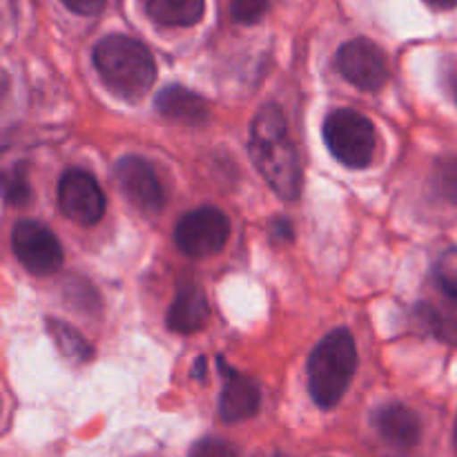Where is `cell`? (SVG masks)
<instances>
[{"label": "cell", "mask_w": 457, "mask_h": 457, "mask_svg": "<svg viewBox=\"0 0 457 457\" xmlns=\"http://www.w3.org/2000/svg\"><path fill=\"white\" fill-rule=\"evenodd\" d=\"M250 156L279 199H299L303 177L302 163L297 147L288 137L284 112L272 103L263 105L250 125Z\"/></svg>", "instance_id": "cell-1"}, {"label": "cell", "mask_w": 457, "mask_h": 457, "mask_svg": "<svg viewBox=\"0 0 457 457\" xmlns=\"http://www.w3.org/2000/svg\"><path fill=\"white\" fill-rule=\"evenodd\" d=\"M94 67L112 94L137 103L156 80V62L150 49L129 36H107L94 47Z\"/></svg>", "instance_id": "cell-2"}, {"label": "cell", "mask_w": 457, "mask_h": 457, "mask_svg": "<svg viewBox=\"0 0 457 457\" xmlns=\"http://www.w3.org/2000/svg\"><path fill=\"white\" fill-rule=\"evenodd\" d=\"M357 370V348L351 330L326 335L308 357V391L320 409H335L351 386Z\"/></svg>", "instance_id": "cell-3"}, {"label": "cell", "mask_w": 457, "mask_h": 457, "mask_svg": "<svg viewBox=\"0 0 457 457\" xmlns=\"http://www.w3.org/2000/svg\"><path fill=\"white\" fill-rule=\"evenodd\" d=\"M324 141L339 163L360 170L373 163L378 132L360 112L337 110L324 120Z\"/></svg>", "instance_id": "cell-4"}, {"label": "cell", "mask_w": 457, "mask_h": 457, "mask_svg": "<svg viewBox=\"0 0 457 457\" xmlns=\"http://www.w3.org/2000/svg\"><path fill=\"white\" fill-rule=\"evenodd\" d=\"M230 239V221L212 205H204L179 219L174 228V244L187 257H210L217 254Z\"/></svg>", "instance_id": "cell-5"}, {"label": "cell", "mask_w": 457, "mask_h": 457, "mask_svg": "<svg viewBox=\"0 0 457 457\" xmlns=\"http://www.w3.org/2000/svg\"><path fill=\"white\" fill-rule=\"evenodd\" d=\"M58 208L70 221L89 228L105 214V195L92 174L71 168L58 181Z\"/></svg>", "instance_id": "cell-6"}, {"label": "cell", "mask_w": 457, "mask_h": 457, "mask_svg": "<svg viewBox=\"0 0 457 457\" xmlns=\"http://www.w3.org/2000/svg\"><path fill=\"white\" fill-rule=\"evenodd\" d=\"M12 248L31 275H52L62 266V248L56 235L38 221H18L12 232Z\"/></svg>", "instance_id": "cell-7"}, {"label": "cell", "mask_w": 457, "mask_h": 457, "mask_svg": "<svg viewBox=\"0 0 457 457\" xmlns=\"http://www.w3.org/2000/svg\"><path fill=\"white\" fill-rule=\"evenodd\" d=\"M337 65L344 79L364 92H378L388 80V62L382 49L369 38H353L337 52Z\"/></svg>", "instance_id": "cell-8"}, {"label": "cell", "mask_w": 457, "mask_h": 457, "mask_svg": "<svg viewBox=\"0 0 457 457\" xmlns=\"http://www.w3.org/2000/svg\"><path fill=\"white\" fill-rule=\"evenodd\" d=\"M116 183L120 192L141 212H161L165 205V190L156 170L141 156H123L116 163Z\"/></svg>", "instance_id": "cell-9"}, {"label": "cell", "mask_w": 457, "mask_h": 457, "mask_svg": "<svg viewBox=\"0 0 457 457\" xmlns=\"http://www.w3.org/2000/svg\"><path fill=\"white\" fill-rule=\"evenodd\" d=\"M223 375H226V386H223L221 397H219V413L223 422H244L250 420L259 411L262 404V393L250 379L237 373L235 369L226 366V361L219 360Z\"/></svg>", "instance_id": "cell-10"}, {"label": "cell", "mask_w": 457, "mask_h": 457, "mask_svg": "<svg viewBox=\"0 0 457 457\" xmlns=\"http://www.w3.org/2000/svg\"><path fill=\"white\" fill-rule=\"evenodd\" d=\"M373 427L388 445L397 449H413L422 437L418 413L404 404H386L375 411Z\"/></svg>", "instance_id": "cell-11"}, {"label": "cell", "mask_w": 457, "mask_h": 457, "mask_svg": "<svg viewBox=\"0 0 457 457\" xmlns=\"http://www.w3.org/2000/svg\"><path fill=\"white\" fill-rule=\"evenodd\" d=\"M210 306L205 293L196 284H183L168 311L170 330L181 335H192L208 324Z\"/></svg>", "instance_id": "cell-12"}, {"label": "cell", "mask_w": 457, "mask_h": 457, "mask_svg": "<svg viewBox=\"0 0 457 457\" xmlns=\"http://www.w3.org/2000/svg\"><path fill=\"white\" fill-rule=\"evenodd\" d=\"M156 112L183 125H204L210 119L208 101L181 85H168L161 89L156 96Z\"/></svg>", "instance_id": "cell-13"}, {"label": "cell", "mask_w": 457, "mask_h": 457, "mask_svg": "<svg viewBox=\"0 0 457 457\" xmlns=\"http://www.w3.org/2000/svg\"><path fill=\"white\" fill-rule=\"evenodd\" d=\"M147 18L161 27H192L204 18L205 0H141Z\"/></svg>", "instance_id": "cell-14"}, {"label": "cell", "mask_w": 457, "mask_h": 457, "mask_svg": "<svg viewBox=\"0 0 457 457\" xmlns=\"http://www.w3.org/2000/svg\"><path fill=\"white\" fill-rule=\"evenodd\" d=\"M47 330L52 335L54 344H56L58 353L71 364H85L92 360V346L83 339V335L70 324L61 320H47Z\"/></svg>", "instance_id": "cell-15"}, {"label": "cell", "mask_w": 457, "mask_h": 457, "mask_svg": "<svg viewBox=\"0 0 457 457\" xmlns=\"http://www.w3.org/2000/svg\"><path fill=\"white\" fill-rule=\"evenodd\" d=\"M449 308H433L424 306V315H427V324L433 333L440 339L457 344V302L446 297Z\"/></svg>", "instance_id": "cell-16"}, {"label": "cell", "mask_w": 457, "mask_h": 457, "mask_svg": "<svg viewBox=\"0 0 457 457\" xmlns=\"http://www.w3.org/2000/svg\"><path fill=\"white\" fill-rule=\"evenodd\" d=\"M433 187L449 204L457 205V156H442L433 170Z\"/></svg>", "instance_id": "cell-17"}, {"label": "cell", "mask_w": 457, "mask_h": 457, "mask_svg": "<svg viewBox=\"0 0 457 457\" xmlns=\"http://www.w3.org/2000/svg\"><path fill=\"white\" fill-rule=\"evenodd\" d=\"M436 281L445 297L457 302V248L449 250L436 268Z\"/></svg>", "instance_id": "cell-18"}, {"label": "cell", "mask_w": 457, "mask_h": 457, "mask_svg": "<svg viewBox=\"0 0 457 457\" xmlns=\"http://www.w3.org/2000/svg\"><path fill=\"white\" fill-rule=\"evenodd\" d=\"M270 0H232L230 12L232 18L241 25H253V22L262 21L263 13L268 12Z\"/></svg>", "instance_id": "cell-19"}, {"label": "cell", "mask_w": 457, "mask_h": 457, "mask_svg": "<svg viewBox=\"0 0 457 457\" xmlns=\"http://www.w3.org/2000/svg\"><path fill=\"white\" fill-rule=\"evenodd\" d=\"M4 196L12 205H25L31 199V187L25 174L21 170L4 174Z\"/></svg>", "instance_id": "cell-20"}, {"label": "cell", "mask_w": 457, "mask_h": 457, "mask_svg": "<svg viewBox=\"0 0 457 457\" xmlns=\"http://www.w3.org/2000/svg\"><path fill=\"white\" fill-rule=\"evenodd\" d=\"M190 457H239L228 442L217 440V437H205L192 446Z\"/></svg>", "instance_id": "cell-21"}, {"label": "cell", "mask_w": 457, "mask_h": 457, "mask_svg": "<svg viewBox=\"0 0 457 457\" xmlns=\"http://www.w3.org/2000/svg\"><path fill=\"white\" fill-rule=\"evenodd\" d=\"M62 4L79 16H96L105 9L107 0H62Z\"/></svg>", "instance_id": "cell-22"}, {"label": "cell", "mask_w": 457, "mask_h": 457, "mask_svg": "<svg viewBox=\"0 0 457 457\" xmlns=\"http://www.w3.org/2000/svg\"><path fill=\"white\" fill-rule=\"evenodd\" d=\"M268 235L275 244H288L293 239V226H290L288 219H275L268 228Z\"/></svg>", "instance_id": "cell-23"}, {"label": "cell", "mask_w": 457, "mask_h": 457, "mask_svg": "<svg viewBox=\"0 0 457 457\" xmlns=\"http://www.w3.org/2000/svg\"><path fill=\"white\" fill-rule=\"evenodd\" d=\"M424 3L433 9H440V12H446V9L457 7V0H424Z\"/></svg>", "instance_id": "cell-24"}, {"label": "cell", "mask_w": 457, "mask_h": 457, "mask_svg": "<svg viewBox=\"0 0 457 457\" xmlns=\"http://www.w3.org/2000/svg\"><path fill=\"white\" fill-rule=\"evenodd\" d=\"M449 87H451V94H453V98L457 101V65L453 67V71H451L449 76Z\"/></svg>", "instance_id": "cell-25"}, {"label": "cell", "mask_w": 457, "mask_h": 457, "mask_svg": "<svg viewBox=\"0 0 457 457\" xmlns=\"http://www.w3.org/2000/svg\"><path fill=\"white\" fill-rule=\"evenodd\" d=\"M455 446H457V422H455Z\"/></svg>", "instance_id": "cell-26"}]
</instances>
